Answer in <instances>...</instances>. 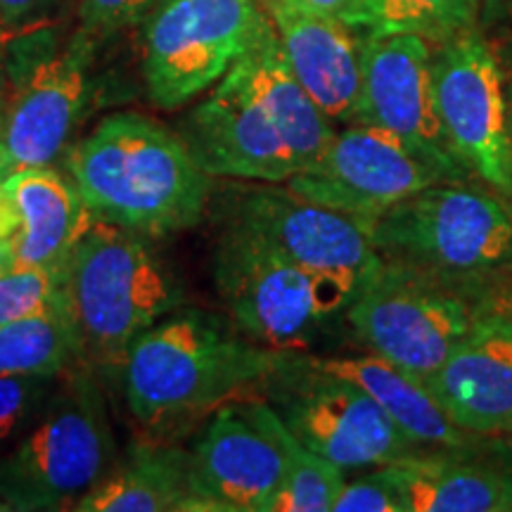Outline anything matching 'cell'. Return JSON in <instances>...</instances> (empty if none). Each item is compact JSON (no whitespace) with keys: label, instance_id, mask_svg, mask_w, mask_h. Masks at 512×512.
Segmentation results:
<instances>
[{"label":"cell","instance_id":"cell-1","mask_svg":"<svg viewBox=\"0 0 512 512\" xmlns=\"http://www.w3.org/2000/svg\"><path fill=\"white\" fill-rule=\"evenodd\" d=\"M335 133L294 79L273 24L178 128L204 174L249 183L290 181Z\"/></svg>","mask_w":512,"mask_h":512},{"label":"cell","instance_id":"cell-2","mask_svg":"<svg viewBox=\"0 0 512 512\" xmlns=\"http://www.w3.org/2000/svg\"><path fill=\"white\" fill-rule=\"evenodd\" d=\"M69 174L98 221L145 238L197 226L211 178L178 133L138 112L102 119L67 155Z\"/></svg>","mask_w":512,"mask_h":512},{"label":"cell","instance_id":"cell-3","mask_svg":"<svg viewBox=\"0 0 512 512\" xmlns=\"http://www.w3.org/2000/svg\"><path fill=\"white\" fill-rule=\"evenodd\" d=\"M368 228L382 264L496 304L512 285V197L482 183H432Z\"/></svg>","mask_w":512,"mask_h":512},{"label":"cell","instance_id":"cell-4","mask_svg":"<svg viewBox=\"0 0 512 512\" xmlns=\"http://www.w3.org/2000/svg\"><path fill=\"white\" fill-rule=\"evenodd\" d=\"M278 356L242 337L230 320L181 306L128 349L126 403L147 430H171L261 387Z\"/></svg>","mask_w":512,"mask_h":512},{"label":"cell","instance_id":"cell-5","mask_svg":"<svg viewBox=\"0 0 512 512\" xmlns=\"http://www.w3.org/2000/svg\"><path fill=\"white\" fill-rule=\"evenodd\" d=\"M62 299L81 366L121 373L131 344L181 309L185 290L145 235L95 219L64 268Z\"/></svg>","mask_w":512,"mask_h":512},{"label":"cell","instance_id":"cell-6","mask_svg":"<svg viewBox=\"0 0 512 512\" xmlns=\"http://www.w3.org/2000/svg\"><path fill=\"white\" fill-rule=\"evenodd\" d=\"M46 413L0 458V510H64L114 465V434L93 370L69 368Z\"/></svg>","mask_w":512,"mask_h":512},{"label":"cell","instance_id":"cell-7","mask_svg":"<svg viewBox=\"0 0 512 512\" xmlns=\"http://www.w3.org/2000/svg\"><path fill=\"white\" fill-rule=\"evenodd\" d=\"M214 280L233 328L275 354H304L347 328V306L264 240L221 226Z\"/></svg>","mask_w":512,"mask_h":512},{"label":"cell","instance_id":"cell-8","mask_svg":"<svg viewBox=\"0 0 512 512\" xmlns=\"http://www.w3.org/2000/svg\"><path fill=\"white\" fill-rule=\"evenodd\" d=\"M216 219L264 240L347 309L382 268L368 223L304 200L285 183L233 181L216 195Z\"/></svg>","mask_w":512,"mask_h":512},{"label":"cell","instance_id":"cell-9","mask_svg":"<svg viewBox=\"0 0 512 512\" xmlns=\"http://www.w3.org/2000/svg\"><path fill=\"white\" fill-rule=\"evenodd\" d=\"M261 387L292 437L339 470H375L422 453L373 396L309 351L280 354Z\"/></svg>","mask_w":512,"mask_h":512},{"label":"cell","instance_id":"cell-10","mask_svg":"<svg viewBox=\"0 0 512 512\" xmlns=\"http://www.w3.org/2000/svg\"><path fill=\"white\" fill-rule=\"evenodd\" d=\"M140 22L147 95L178 110L214 88L271 19L261 0H157Z\"/></svg>","mask_w":512,"mask_h":512},{"label":"cell","instance_id":"cell-11","mask_svg":"<svg viewBox=\"0 0 512 512\" xmlns=\"http://www.w3.org/2000/svg\"><path fill=\"white\" fill-rule=\"evenodd\" d=\"M494 309V299L382 264L347 309V328L368 354L425 382Z\"/></svg>","mask_w":512,"mask_h":512},{"label":"cell","instance_id":"cell-12","mask_svg":"<svg viewBox=\"0 0 512 512\" xmlns=\"http://www.w3.org/2000/svg\"><path fill=\"white\" fill-rule=\"evenodd\" d=\"M432 86L441 131L465 174L512 197L503 69L479 27L434 46Z\"/></svg>","mask_w":512,"mask_h":512},{"label":"cell","instance_id":"cell-13","mask_svg":"<svg viewBox=\"0 0 512 512\" xmlns=\"http://www.w3.org/2000/svg\"><path fill=\"white\" fill-rule=\"evenodd\" d=\"M299 441L268 401L221 403L190 451L202 512H266Z\"/></svg>","mask_w":512,"mask_h":512},{"label":"cell","instance_id":"cell-14","mask_svg":"<svg viewBox=\"0 0 512 512\" xmlns=\"http://www.w3.org/2000/svg\"><path fill=\"white\" fill-rule=\"evenodd\" d=\"M432 50L422 36L361 38V93L356 124L399 138L441 181H472L441 131L432 86Z\"/></svg>","mask_w":512,"mask_h":512},{"label":"cell","instance_id":"cell-15","mask_svg":"<svg viewBox=\"0 0 512 512\" xmlns=\"http://www.w3.org/2000/svg\"><path fill=\"white\" fill-rule=\"evenodd\" d=\"M441 183L427 164L387 131L347 124L287 188L339 214L373 223L403 197Z\"/></svg>","mask_w":512,"mask_h":512},{"label":"cell","instance_id":"cell-16","mask_svg":"<svg viewBox=\"0 0 512 512\" xmlns=\"http://www.w3.org/2000/svg\"><path fill=\"white\" fill-rule=\"evenodd\" d=\"M95 38L79 29L62 50L31 55L19 86L0 102V157L10 171L62 155L88 102Z\"/></svg>","mask_w":512,"mask_h":512},{"label":"cell","instance_id":"cell-17","mask_svg":"<svg viewBox=\"0 0 512 512\" xmlns=\"http://www.w3.org/2000/svg\"><path fill=\"white\" fill-rule=\"evenodd\" d=\"M453 425L475 437H512V316L494 309L425 380Z\"/></svg>","mask_w":512,"mask_h":512},{"label":"cell","instance_id":"cell-18","mask_svg":"<svg viewBox=\"0 0 512 512\" xmlns=\"http://www.w3.org/2000/svg\"><path fill=\"white\" fill-rule=\"evenodd\" d=\"M294 79L332 124H354L361 93V34L294 0H261Z\"/></svg>","mask_w":512,"mask_h":512},{"label":"cell","instance_id":"cell-19","mask_svg":"<svg viewBox=\"0 0 512 512\" xmlns=\"http://www.w3.org/2000/svg\"><path fill=\"white\" fill-rule=\"evenodd\" d=\"M19 226L12 235L15 266L64 273L74 249L95 223L74 181L53 166L17 169L3 181Z\"/></svg>","mask_w":512,"mask_h":512},{"label":"cell","instance_id":"cell-20","mask_svg":"<svg viewBox=\"0 0 512 512\" xmlns=\"http://www.w3.org/2000/svg\"><path fill=\"white\" fill-rule=\"evenodd\" d=\"M477 451H422L384 465L399 491L401 512H512V465Z\"/></svg>","mask_w":512,"mask_h":512},{"label":"cell","instance_id":"cell-21","mask_svg":"<svg viewBox=\"0 0 512 512\" xmlns=\"http://www.w3.org/2000/svg\"><path fill=\"white\" fill-rule=\"evenodd\" d=\"M316 358L330 373L347 377L373 396L377 406L420 451H479L477 444L489 441L453 425L425 382L380 356L366 351L356 356L316 354Z\"/></svg>","mask_w":512,"mask_h":512},{"label":"cell","instance_id":"cell-22","mask_svg":"<svg viewBox=\"0 0 512 512\" xmlns=\"http://www.w3.org/2000/svg\"><path fill=\"white\" fill-rule=\"evenodd\" d=\"M76 512H202L190 453L176 446H140L86 491Z\"/></svg>","mask_w":512,"mask_h":512},{"label":"cell","instance_id":"cell-23","mask_svg":"<svg viewBox=\"0 0 512 512\" xmlns=\"http://www.w3.org/2000/svg\"><path fill=\"white\" fill-rule=\"evenodd\" d=\"M79 361L64 299L53 309L0 325V377L62 375Z\"/></svg>","mask_w":512,"mask_h":512},{"label":"cell","instance_id":"cell-24","mask_svg":"<svg viewBox=\"0 0 512 512\" xmlns=\"http://www.w3.org/2000/svg\"><path fill=\"white\" fill-rule=\"evenodd\" d=\"M479 27V0H361V36L413 34L432 46Z\"/></svg>","mask_w":512,"mask_h":512},{"label":"cell","instance_id":"cell-25","mask_svg":"<svg viewBox=\"0 0 512 512\" xmlns=\"http://www.w3.org/2000/svg\"><path fill=\"white\" fill-rule=\"evenodd\" d=\"M344 482V470L299 444L266 512H332Z\"/></svg>","mask_w":512,"mask_h":512},{"label":"cell","instance_id":"cell-26","mask_svg":"<svg viewBox=\"0 0 512 512\" xmlns=\"http://www.w3.org/2000/svg\"><path fill=\"white\" fill-rule=\"evenodd\" d=\"M62 375L0 377V458H5L46 413Z\"/></svg>","mask_w":512,"mask_h":512},{"label":"cell","instance_id":"cell-27","mask_svg":"<svg viewBox=\"0 0 512 512\" xmlns=\"http://www.w3.org/2000/svg\"><path fill=\"white\" fill-rule=\"evenodd\" d=\"M64 273L12 266L0 273V325L53 309L62 302Z\"/></svg>","mask_w":512,"mask_h":512},{"label":"cell","instance_id":"cell-28","mask_svg":"<svg viewBox=\"0 0 512 512\" xmlns=\"http://www.w3.org/2000/svg\"><path fill=\"white\" fill-rule=\"evenodd\" d=\"M332 512H401V498L389 472L375 467L354 482H344Z\"/></svg>","mask_w":512,"mask_h":512},{"label":"cell","instance_id":"cell-29","mask_svg":"<svg viewBox=\"0 0 512 512\" xmlns=\"http://www.w3.org/2000/svg\"><path fill=\"white\" fill-rule=\"evenodd\" d=\"M157 0H79L81 29L91 38L117 34L138 24Z\"/></svg>","mask_w":512,"mask_h":512},{"label":"cell","instance_id":"cell-30","mask_svg":"<svg viewBox=\"0 0 512 512\" xmlns=\"http://www.w3.org/2000/svg\"><path fill=\"white\" fill-rule=\"evenodd\" d=\"M60 0H0V22L5 29H24L43 22Z\"/></svg>","mask_w":512,"mask_h":512},{"label":"cell","instance_id":"cell-31","mask_svg":"<svg viewBox=\"0 0 512 512\" xmlns=\"http://www.w3.org/2000/svg\"><path fill=\"white\" fill-rule=\"evenodd\" d=\"M294 3L313 12H320V15L335 17L339 22L349 24L351 29H356L358 12H361V0H294Z\"/></svg>","mask_w":512,"mask_h":512},{"label":"cell","instance_id":"cell-32","mask_svg":"<svg viewBox=\"0 0 512 512\" xmlns=\"http://www.w3.org/2000/svg\"><path fill=\"white\" fill-rule=\"evenodd\" d=\"M503 69V88H505V112H508V133L512 145V38L501 50H496Z\"/></svg>","mask_w":512,"mask_h":512},{"label":"cell","instance_id":"cell-33","mask_svg":"<svg viewBox=\"0 0 512 512\" xmlns=\"http://www.w3.org/2000/svg\"><path fill=\"white\" fill-rule=\"evenodd\" d=\"M479 17L512 19V0H479Z\"/></svg>","mask_w":512,"mask_h":512},{"label":"cell","instance_id":"cell-34","mask_svg":"<svg viewBox=\"0 0 512 512\" xmlns=\"http://www.w3.org/2000/svg\"><path fill=\"white\" fill-rule=\"evenodd\" d=\"M8 48H5V27L0 22V102L8 91Z\"/></svg>","mask_w":512,"mask_h":512},{"label":"cell","instance_id":"cell-35","mask_svg":"<svg viewBox=\"0 0 512 512\" xmlns=\"http://www.w3.org/2000/svg\"><path fill=\"white\" fill-rule=\"evenodd\" d=\"M15 266V252H12V238H0V273Z\"/></svg>","mask_w":512,"mask_h":512},{"label":"cell","instance_id":"cell-36","mask_svg":"<svg viewBox=\"0 0 512 512\" xmlns=\"http://www.w3.org/2000/svg\"><path fill=\"white\" fill-rule=\"evenodd\" d=\"M498 309L505 311V313H510V316H512V285L508 287V290H505V294L501 297V302H498Z\"/></svg>","mask_w":512,"mask_h":512},{"label":"cell","instance_id":"cell-37","mask_svg":"<svg viewBox=\"0 0 512 512\" xmlns=\"http://www.w3.org/2000/svg\"><path fill=\"white\" fill-rule=\"evenodd\" d=\"M10 174H12V171H10V166L3 162V157H0V183H3L5 178H8Z\"/></svg>","mask_w":512,"mask_h":512},{"label":"cell","instance_id":"cell-38","mask_svg":"<svg viewBox=\"0 0 512 512\" xmlns=\"http://www.w3.org/2000/svg\"><path fill=\"white\" fill-rule=\"evenodd\" d=\"M505 446H508V451H510V456H512V441H505Z\"/></svg>","mask_w":512,"mask_h":512},{"label":"cell","instance_id":"cell-39","mask_svg":"<svg viewBox=\"0 0 512 512\" xmlns=\"http://www.w3.org/2000/svg\"><path fill=\"white\" fill-rule=\"evenodd\" d=\"M503 441H512V437H508V439H503Z\"/></svg>","mask_w":512,"mask_h":512}]
</instances>
